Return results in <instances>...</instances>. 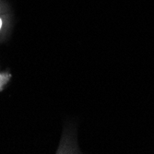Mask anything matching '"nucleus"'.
<instances>
[{
	"label": "nucleus",
	"mask_w": 154,
	"mask_h": 154,
	"mask_svg": "<svg viewBox=\"0 0 154 154\" xmlns=\"http://www.w3.org/2000/svg\"><path fill=\"white\" fill-rule=\"evenodd\" d=\"M1 26H2V20H0V29H1Z\"/></svg>",
	"instance_id": "1"
}]
</instances>
